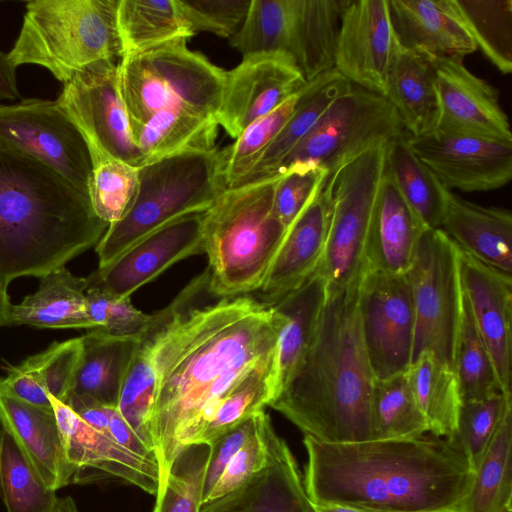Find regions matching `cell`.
I'll return each mask as SVG.
<instances>
[{
  "mask_svg": "<svg viewBox=\"0 0 512 512\" xmlns=\"http://www.w3.org/2000/svg\"><path fill=\"white\" fill-rule=\"evenodd\" d=\"M209 271L194 277L138 335L156 377L151 435L163 485L176 454L252 374L276 368L285 317L256 297H216ZM159 491V490H158Z\"/></svg>",
  "mask_w": 512,
  "mask_h": 512,
  "instance_id": "1",
  "label": "cell"
},
{
  "mask_svg": "<svg viewBox=\"0 0 512 512\" xmlns=\"http://www.w3.org/2000/svg\"><path fill=\"white\" fill-rule=\"evenodd\" d=\"M303 484L312 503L380 512H456L473 470L451 438L327 443L304 435Z\"/></svg>",
  "mask_w": 512,
  "mask_h": 512,
  "instance_id": "2",
  "label": "cell"
},
{
  "mask_svg": "<svg viewBox=\"0 0 512 512\" xmlns=\"http://www.w3.org/2000/svg\"><path fill=\"white\" fill-rule=\"evenodd\" d=\"M358 284L326 290L312 343L270 404L304 435L327 443L373 439L370 400L375 377L361 331Z\"/></svg>",
  "mask_w": 512,
  "mask_h": 512,
  "instance_id": "3",
  "label": "cell"
},
{
  "mask_svg": "<svg viewBox=\"0 0 512 512\" xmlns=\"http://www.w3.org/2000/svg\"><path fill=\"white\" fill-rule=\"evenodd\" d=\"M109 224L88 194L39 161L0 145V287L58 269L95 247Z\"/></svg>",
  "mask_w": 512,
  "mask_h": 512,
  "instance_id": "4",
  "label": "cell"
},
{
  "mask_svg": "<svg viewBox=\"0 0 512 512\" xmlns=\"http://www.w3.org/2000/svg\"><path fill=\"white\" fill-rule=\"evenodd\" d=\"M279 177L227 188L206 211L204 253L216 297L248 295L262 287L287 231L273 211Z\"/></svg>",
  "mask_w": 512,
  "mask_h": 512,
  "instance_id": "5",
  "label": "cell"
},
{
  "mask_svg": "<svg viewBox=\"0 0 512 512\" xmlns=\"http://www.w3.org/2000/svg\"><path fill=\"white\" fill-rule=\"evenodd\" d=\"M118 1H28L9 60L16 68L41 66L63 85L100 65L118 63Z\"/></svg>",
  "mask_w": 512,
  "mask_h": 512,
  "instance_id": "6",
  "label": "cell"
},
{
  "mask_svg": "<svg viewBox=\"0 0 512 512\" xmlns=\"http://www.w3.org/2000/svg\"><path fill=\"white\" fill-rule=\"evenodd\" d=\"M136 196L129 210L95 246L103 267L140 239L170 221L208 210L226 189L218 149L188 151L139 168Z\"/></svg>",
  "mask_w": 512,
  "mask_h": 512,
  "instance_id": "7",
  "label": "cell"
},
{
  "mask_svg": "<svg viewBox=\"0 0 512 512\" xmlns=\"http://www.w3.org/2000/svg\"><path fill=\"white\" fill-rule=\"evenodd\" d=\"M226 71L181 38L124 57L118 84L129 121L141 123L162 110H184L216 119Z\"/></svg>",
  "mask_w": 512,
  "mask_h": 512,
  "instance_id": "8",
  "label": "cell"
},
{
  "mask_svg": "<svg viewBox=\"0 0 512 512\" xmlns=\"http://www.w3.org/2000/svg\"><path fill=\"white\" fill-rule=\"evenodd\" d=\"M389 142L367 149L339 167L325 182L329 221L315 273L323 278L327 291L356 283L365 271V247Z\"/></svg>",
  "mask_w": 512,
  "mask_h": 512,
  "instance_id": "9",
  "label": "cell"
},
{
  "mask_svg": "<svg viewBox=\"0 0 512 512\" xmlns=\"http://www.w3.org/2000/svg\"><path fill=\"white\" fill-rule=\"evenodd\" d=\"M408 134L389 100L352 85L281 162L276 176L321 169L333 174L374 145Z\"/></svg>",
  "mask_w": 512,
  "mask_h": 512,
  "instance_id": "10",
  "label": "cell"
},
{
  "mask_svg": "<svg viewBox=\"0 0 512 512\" xmlns=\"http://www.w3.org/2000/svg\"><path fill=\"white\" fill-rule=\"evenodd\" d=\"M405 275L415 309L412 361L430 350L453 368L463 297L457 245L440 228L424 230Z\"/></svg>",
  "mask_w": 512,
  "mask_h": 512,
  "instance_id": "11",
  "label": "cell"
},
{
  "mask_svg": "<svg viewBox=\"0 0 512 512\" xmlns=\"http://www.w3.org/2000/svg\"><path fill=\"white\" fill-rule=\"evenodd\" d=\"M0 145L48 166L88 194L92 162L79 130L56 100L0 104Z\"/></svg>",
  "mask_w": 512,
  "mask_h": 512,
  "instance_id": "12",
  "label": "cell"
},
{
  "mask_svg": "<svg viewBox=\"0 0 512 512\" xmlns=\"http://www.w3.org/2000/svg\"><path fill=\"white\" fill-rule=\"evenodd\" d=\"M118 63L77 75L63 85L56 102L84 138L92 165L117 159L140 168L141 153L119 91Z\"/></svg>",
  "mask_w": 512,
  "mask_h": 512,
  "instance_id": "13",
  "label": "cell"
},
{
  "mask_svg": "<svg viewBox=\"0 0 512 512\" xmlns=\"http://www.w3.org/2000/svg\"><path fill=\"white\" fill-rule=\"evenodd\" d=\"M358 311L375 379L407 370L413 357L415 309L406 275L364 271L358 284Z\"/></svg>",
  "mask_w": 512,
  "mask_h": 512,
  "instance_id": "14",
  "label": "cell"
},
{
  "mask_svg": "<svg viewBox=\"0 0 512 512\" xmlns=\"http://www.w3.org/2000/svg\"><path fill=\"white\" fill-rule=\"evenodd\" d=\"M206 211L185 214L149 233L111 263L85 277L87 289L131 297L177 262L204 253Z\"/></svg>",
  "mask_w": 512,
  "mask_h": 512,
  "instance_id": "15",
  "label": "cell"
},
{
  "mask_svg": "<svg viewBox=\"0 0 512 512\" xmlns=\"http://www.w3.org/2000/svg\"><path fill=\"white\" fill-rule=\"evenodd\" d=\"M408 145L447 189L491 191L512 178V143L433 130Z\"/></svg>",
  "mask_w": 512,
  "mask_h": 512,
  "instance_id": "16",
  "label": "cell"
},
{
  "mask_svg": "<svg viewBox=\"0 0 512 512\" xmlns=\"http://www.w3.org/2000/svg\"><path fill=\"white\" fill-rule=\"evenodd\" d=\"M307 81L294 60L281 52L244 55L226 71L218 126L233 139L258 118L270 113Z\"/></svg>",
  "mask_w": 512,
  "mask_h": 512,
  "instance_id": "17",
  "label": "cell"
},
{
  "mask_svg": "<svg viewBox=\"0 0 512 512\" xmlns=\"http://www.w3.org/2000/svg\"><path fill=\"white\" fill-rule=\"evenodd\" d=\"M395 40L388 0H350L341 18L334 69L352 85L385 97Z\"/></svg>",
  "mask_w": 512,
  "mask_h": 512,
  "instance_id": "18",
  "label": "cell"
},
{
  "mask_svg": "<svg viewBox=\"0 0 512 512\" xmlns=\"http://www.w3.org/2000/svg\"><path fill=\"white\" fill-rule=\"evenodd\" d=\"M437 119L434 130L512 143L498 91L452 58L433 59Z\"/></svg>",
  "mask_w": 512,
  "mask_h": 512,
  "instance_id": "19",
  "label": "cell"
},
{
  "mask_svg": "<svg viewBox=\"0 0 512 512\" xmlns=\"http://www.w3.org/2000/svg\"><path fill=\"white\" fill-rule=\"evenodd\" d=\"M459 271L478 330L492 357L501 392L511 395L512 278L458 248Z\"/></svg>",
  "mask_w": 512,
  "mask_h": 512,
  "instance_id": "20",
  "label": "cell"
},
{
  "mask_svg": "<svg viewBox=\"0 0 512 512\" xmlns=\"http://www.w3.org/2000/svg\"><path fill=\"white\" fill-rule=\"evenodd\" d=\"M67 462L79 473L100 470L137 486L156 497L160 484L159 464L119 445L110 434L88 425L68 405L49 395Z\"/></svg>",
  "mask_w": 512,
  "mask_h": 512,
  "instance_id": "21",
  "label": "cell"
},
{
  "mask_svg": "<svg viewBox=\"0 0 512 512\" xmlns=\"http://www.w3.org/2000/svg\"><path fill=\"white\" fill-rule=\"evenodd\" d=\"M266 437L265 467L238 489L202 505L201 512H314L297 462L271 420Z\"/></svg>",
  "mask_w": 512,
  "mask_h": 512,
  "instance_id": "22",
  "label": "cell"
},
{
  "mask_svg": "<svg viewBox=\"0 0 512 512\" xmlns=\"http://www.w3.org/2000/svg\"><path fill=\"white\" fill-rule=\"evenodd\" d=\"M325 182L288 227L265 281L257 291V299L261 302L273 306L316 272L323 255L329 221Z\"/></svg>",
  "mask_w": 512,
  "mask_h": 512,
  "instance_id": "23",
  "label": "cell"
},
{
  "mask_svg": "<svg viewBox=\"0 0 512 512\" xmlns=\"http://www.w3.org/2000/svg\"><path fill=\"white\" fill-rule=\"evenodd\" d=\"M391 23L403 47L430 59L463 60L476 51L455 0H388Z\"/></svg>",
  "mask_w": 512,
  "mask_h": 512,
  "instance_id": "24",
  "label": "cell"
},
{
  "mask_svg": "<svg viewBox=\"0 0 512 512\" xmlns=\"http://www.w3.org/2000/svg\"><path fill=\"white\" fill-rule=\"evenodd\" d=\"M424 230L385 169L365 247V271L406 274Z\"/></svg>",
  "mask_w": 512,
  "mask_h": 512,
  "instance_id": "25",
  "label": "cell"
},
{
  "mask_svg": "<svg viewBox=\"0 0 512 512\" xmlns=\"http://www.w3.org/2000/svg\"><path fill=\"white\" fill-rule=\"evenodd\" d=\"M0 423L51 490L73 483L79 471L64 454L53 409H41L0 394Z\"/></svg>",
  "mask_w": 512,
  "mask_h": 512,
  "instance_id": "26",
  "label": "cell"
},
{
  "mask_svg": "<svg viewBox=\"0 0 512 512\" xmlns=\"http://www.w3.org/2000/svg\"><path fill=\"white\" fill-rule=\"evenodd\" d=\"M463 252L503 272L512 273V214L446 193L440 226Z\"/></svg>",
  "mask_w": 512,
  "mask_h": 512,
  "instance_id": "27",
  "label": "cell"
},
{
  "mask_svg": "<svg viewBox=\"0 0 512 512\" xmlns=\"http://www.w3.org/2000/svg\"><path fill=\"white\" fill-rule=\"evenodd\" d=\"M83 352L65 402L69 407L96 403L116 407L137 334L115 336L96 328L81 336Z\"/></svg>",
  "mask_w": 512,
  "mask_h": 512,
  "instance_id": "28",
  "label": "cell"
},
{
  "mask_svg": "<svg viewBox=\"0 0 512 512\" xmlns=\"http://www.w3.org/2000/svg\"><path fill=\"white\" fill-rule=\"evenodd\" d=\"M385 97L409 136L433 131L437 119L433 59L403 47L396 39Z\"/></svg>",
  "mask_w": 512,
  "mask_h": 512,
  "instance_id": "29",
  "label": "cell"
},
{
  "mask_svg": "<svg viewBox=\"0 0 512 512\" xmlns=\"http://www.w3.org/2000/svg\"><path fill=\"white\" fill-rule=\"evenodd\" d=\"M86 278L58 268L40 278L38 289L11 306L10 324L38 328L92 329L86 303Z\"/></svg>",
  "mask_w": 512,
  "mask_h": 512,
  "instance_id": "30",
  "label": "cell"
},
{
  "mask_svg": "<svg viewBox=\"0 0 512 512\" xmlns=\"http://www.w3.org/2000/svg\"><path fill=\"white\" fill-rule=\"evenodd\" d=\"M352 87L334 68L308 81L296 107L257 165L235 186L276 176L281 162L316 125L333 101Z\"/></svg>",
  "mask_w": 512,
  "mask_h": 512,
  "instance_id": "31",
  "label": "cell"
},
{
  "mask_svg": "<svg viewBox=\"0 0 512 512\" xmlns=\"http://www.w3.org/2000/svg\"><path fill=\"white\" fill-rule=\"evenodd\" d=\"M325 299V281L314 273L273 305L285 317L278 339L274 400L304 359L316 333Z\"/></svg>",
  "mask_w": 512,
  "mask_h": 512,
  "instance_id": "32",
  "label": "cell"
},
{
  "mask_svg": "<svg viewBox=\"0 0 512 512\" xmlns=\"http://www.w3.org/2000/svg\"><path fill=\"white\" fill-rule=\"evenodd\" d=\"M130 127L142 166L188 151L216 148V119L184 110H162L144 122H130Z\"/></svg>",
  "mask_w": 512,
  "mask_h": 512,
  "instance_id": "33",
  "label": "cell"
},
{
  "mask_svg": "<svg viewBox=\"0 0 512 512\" xmlns=\"http://www.w3.org/2000/svg\"><path fill=\"white\" fill-rule=\"evenodd\" d=\"M512 511V403H509L486 447L468 493L456 512Z\"/></svg>",
  "mask_w": 512,
  "mask_h": 512,
  "instance_id": "34",
  "label": "cell"
},
{
  "mask_svg": "<svg viewBox=\"0 0 512 512\" xmlns=\"http://www.w3.org/2000/svg\"><path fill=\"white\" fill-rule=\"evenodd\" d=\"M407 373L415 400L428 424V432L453 438L462 404L454 369L432 351L424 350L411 362Z\"/></svg>",
  "mask_w": 512,
  "mask_h": 512,
  "instance_id": "35",
  "label": "cell"
},
{
  "mask_svg": "<svg viewBox=\"0 0 512 512\" xmlns=\"http://www.w3.org/2000/svg\"><path fill=\"white\" fill-rule=\"evenodd\" d=\"M117 25L122 58L193 36L177 0H119ZM120 59V60H121Z\"/></svg>",
  "mask_w": 512,
  "mask_h": 512,
  "instance_id": "36",
  "label": "cell"
},
{
  "mask_svg": "<svg viewBox=\"0 0 512 512\" xmlns=\"http://www.w3.org/2000/svg\"><path fill=\"white\" fill-rule=\"evenodd\" d=\"M408 134L388 143L386 170L426 229L440 228L448 191L408 145Z\"/></svg>",
  "mask_w": 512,
  "mask_h": 512,
  "instance_id": "37",
  "label": "cell"
},
{
  "mask_svg": "<svg viewBox=\"0 0 512 512\" xmlns=\"http://www.w3.org/2000/svg\"><path fill=\"white\" fill-rule=\"evenodd\" d=\"M370 422L372 438L377 440L415 439L428 432V424L415 400L407 370L374 380Z\"/></svg>",
  "mask_w": 512,
  "mask_h": 512,
  "instance_id": "38",
  "label": "cell"
},
{
  "mask_svg": "<svg viewBox=\"0 0 512 512\" xmlns=\"http://www.w3.org/2000/svg\"><path fill=\"white\" fill-rule=\"evenodd\" d=\"M297 9L298 0H251L241 27L229 38L230 46L243 56L281 52L291 57Z\"/></svg>",
  "mask_w": 512,
  "mask_h": 512,
  "instance_id": "39",
  "label": "cell"
},
{
  "mask_svg": "<svg viewBox=\"0 0 512 512\" xmlns=\"http://www.w3.org/2000/svg\"><path fill=\"white\" fill-rule=\"evenodd\" d=\"M453 369L462 402L486 399L502 393L492 357L478 330L464 291Z\"/></svg>",
  "mask_w": 512,
  "mask_h": 512,
  "instance_id": "40",
  "label": "cell"
},
{
  "mask_svg": "<svg viewBox=\"0 0 512 512\" xmlns=\"http://www.w3.org/2000/svg\"><path fill=\"white\" fill-rule=\"evenodd\" d=\"M476 47L502 73L512 71V0H455Z\"/></svg>",
  "mask_w": 512,
  "mask_h": 512,
  "instance_id": "41",
  "label": "cell"
},
{
  "mask_svg": "<svg viewBox=\"0 0 512 512\" xmlns=\"http://www.w3.org/2000/svg\"><path fill=\"white\" fill-rule=\"evenodd\" d=\"M300 90L248 125L233 144L218 150L220 172L226 189L235 187L260 161L292 115Z\"/></svg>",
  "mask_w": 512,
  "mask_h": 512,
  "instance_id": "42",
  "label": "cell"
},
{
  "mask_svg": "<svg viewBox=\"0 0 512 512\" xmlns=\"http://www.w3.org/2000/svg\"><path fill=\"white\" fill-rule=\"evenodd\" d=\"M0 496L7 512H48L56 491L48 488L3 429L0 431Z\"/></svg>",
  "mask_w": 512,
  "mask_h": 512,
  "instance_id": "43",
  "label": "cell"
},
{
  "mask_svg": "<svg viewBox=\"0 0 512 512\" xmlns=\"http://www.w3.org/2000/svg\"><path fill=\"white\" fill-rule=\"evenodd\" d=\"M210 447L188 444L176 454L153 512H201Z\"/></svg>",
  "mask_w": 512,
  "mask_h": 512,
  "instance_id": "44",
  "label": "cell"
},
{
  "mask_svg": "<svg viewBox=\"0 0 512 512\" xmlns=\"http://www.w3.org/2000/svg\"><path fill=\"white\" fill-rule=\"evenodd\" d=\"M137 338L116 408L144 444L155 451L150 425L156 377L149 347L138 333Z\"/></svg>",
  "mask_w": 512,
  "mask_h": 512,
  "instance_id": "45",
  "label": "cell"
},
{
  "mask_svg": "<svg viewBox=\"0 0 512 512\" xmlns=\"http://www.w3.org/2000/svg\"><path fill=\"white\" fill-rule=\"evenodd\" d=\"M276 368L257 371L223 399L212 418L190 444L210 445L224 433L270 406Z\"/></svg>",
  "mask_w": 512,
  "mask_h": 512,
  "instance_id": "46",
  "label": "cell"
},
{
  "mask_svg": "<svg viewBox=\"0 0 512 512\" xmlns=\"http://www.w3.org/2000/svg\"><path fill=\"white\" fill-rule=\"evenodd\" d=\"M139 168L117 159L92 165L88 196L95 214L109 225L120 220L137 193Z\"/></svg>",
  "mask_w": 512,
  "mask_h": 512,
  "instance_id": "47",
  "label": "cell"
},
{
  "mask_svg": "<svg viewBox=\"0 0 512 512\" xmlns=\"http://www.w3.org/2000/svg\"><path fill=\"white\" fill-rule=\"evenodd\" d=\"M512 395L462 402L453 439L463 450L472 470L478 465Z\"/></svg>",
  "mask_w": 512,
  "mask_h": 512,
  "instance_id": "48",
  "label": "cell"
},
{
  "mask_svg": "<svg viewBox=\"0 0 512 512\" xmlns=\"http://www.w3.org/2000/svg\"><path fill=\"white\" fill-rule=\"evenodd\" d=\"M81 337L54 342L20 365L45 389L48 395L65 402L81 360Z\"/></svg>",
  "mask_w": 512,
  "mask_h": 512,
  "instance_id": "49",
  "label": "cell"
},
{
  "mask_svg": "<svg viewBox=\"0 0 512 512\" xmlns=\"http://www.w3.org/2000/svg\"><path fill=\"white\" fill-rule=\"evenodd\" d=\"M270 420L264 410L257 413V426L231 458L218 481L203 501L211 503L247 483L261 471L268 460L266 426Z\"/></svg>",
  "mask_w": 512,
  "mask_h": 512,
  "instance_id": "50",
  "label": "cell"
},
{
  "mask_svg": "<svg viewBox=\"0 0 512 512\" xmlns=\"http://www.w3.org/2000/svg\"><path fill=\"white\" fill-rule=\"evenodd\" d=\"M193 35L209 32L231 38L241 27L251 0H177Z\"/></svg>",
  "mask_w": 512,
  "mask_h": 512,
  "instance_id": "51",
  "label": "cell"
},
{
  "mask_svg": "<svg viewBox=\"0 0 512 512\" xmlns=\"http://www.w3.org/2000/svg\"><path fill=\"white\" fill-rule=\"evenodd\" d=\"M86 303L93 328L107 334L135 335L150 319L131 303L130 297L120 298L99 289L86 290Z\"/></svg>",
  "mask_w": 512,
  "mask_h": 512,
  "instance_id": "52",
  "label": "cell"
},
{
  "mask_svg": "<svg viewBox=\"0 0 512 512\" xmlns=\"http://www.w3.org/2000/svg\"><path fill=\"white\" fill-rule=\"evenodd\" d=\"M327 178L321 169L290 171L278 178L273 211L287 229Z\"/></svg>",
  "mask_w": 512,
  "mask_h": 512,
  "instance_id": "53",
  "label": "cell"
},
{
  "mask_svg": "<svg viewBox=\"0 0 512 512\" xmlns=\"http://www.w3.org/2000/svg\"><path fill=\"white\" fill-rule=\"evenodd\" d=\"M257 426V413L212 442L206 469L204 499L212 490L231 458ZM203 499V501H204Z\"/></svg>",
  "mask_w": 512,
  "mask_h": 512,
  "instance_id": "54",
  "label": "cell"
},
{
  "mask_svg": "<svg viewBox=\"0 0 512 512\" xmlns=\"http://www.w3.org/2000/svg\"><path fill=\"white\" fill-rule=\"evenodd\" d=\"M0 394L41 409H53L48 393L20 364L8 367L7 375L0 379Z\"/></svg>",
  "mask_w": 512,
  "mask_h": 512,
  "instance_id": "55",
  "label": "cell"
},
{
  "mask_svg": "<svg viewBox=\"0 0 512 512\" xmlns=\"http://www.w3.org/2000/svg\"><path fill=\"white\" fill-rule=\"evenodd\" d=\"M109 433L122 447L142 458L157 460L156 453L139 438L116 407H109Z\"/></svg>",
  "mask_w": 512,
  "mask_h": 512,
  "instance_id": "56",
  "label": "cell"
},
{
  "mask_svg": "<svg viewBox=\"0 0 512 512\" xmlns=\"http://www.w3.org/2000/svg\"><path fill=\"white\" fill-rule=\"evenodd\" d=\"M16 70L9 60L8 53L0 49V104L20 98Z\"/></svg>",
  "mask_w": 512,
  "mask_h": 512,
  "instance_id": "57",
  "label": "cell"
},
{
  "mask_svg": "<svg viewBox=\"0 0 512 512\" xmlns=\"http://www.w3.org/2000/svg\"><path fill=\"white\" fill-rule=\"evenodd\" d=\"M314 512H380L338 503H312Z\"/></svg>",
  "mask_w": 512,
  "mask_h": 512,
  "instance_id": "58",
  "label": "cell"
},
{
  "mask_svg": "<svg viewBox=\"0 0 512 512\" xmlns=\"http://www.w3.org/2000/svg\"><path fill=\"white\" fill-rule=\"evenodd\" d=\"M11 306L8 292L0 287V327L10 325Z\"/></svg>",
  "mask_w": 512,
  "mask_h": 512,
  "instance_id": "59",
  "label": "cell"
},
{
  "mask_svg": "<svg viewBox=\"0 0 512 512\" xmlns=\"http://www.w3.org/2000/svg\"><path fill=\"white\" fill-rule=\"evenodd\" d=\"M48 512H79L75 501L71 497L57 499L54 506Z\"/></svg>",
  "mask_w": 512,
  "mask_h": 512,
  "instance_id": "60",
  "label": "cell"
}]
</instances>
